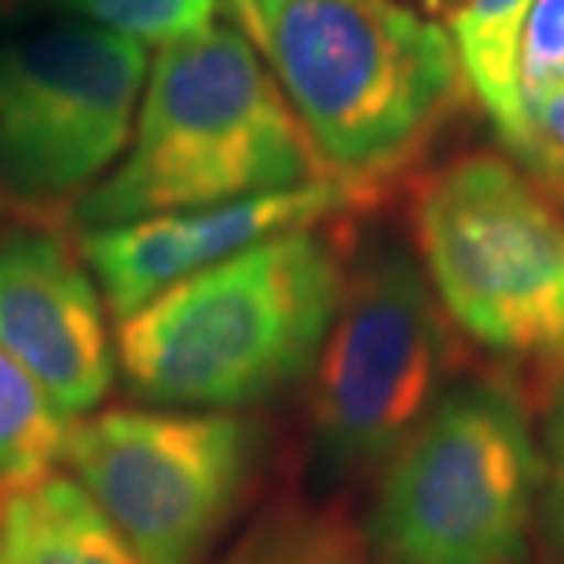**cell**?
I'll return each instance as SVG.
<instances>
[{"instance_id": "6da1fadb", "label": "cell", "mask_w": 564, "mask_h": 564, "mask_svg": "<svg viewBox=\"0 0 564 564\" xmlns=\"http://www.w3.org/2000/svg\"><path fill=\"white\" fill-rule=\"evenodd\" d=\"M352 242L312 224L176 282L118 326L129 392L154 408L250 411L312 375Z\"/></svg>"}, {"instance_id": "7a4b0ae2", "label": "cell", "mask_w": 564, "mask_h": 564, "mask_svg": "<svg viewBox=\"0 0 564 564\" xmlns=\"http://www.w3.org/2000/svg\"><path fill=\"white\" fill-rule=\"evenodd\" d=\"M330 180L375 202L447 126L451 33L397 0H228Z\"/></svg>"}, {"instance_id": "3957f363", "label": "cell", "mask_w": 564, "mask_h": 564, "mask_svg": "<svg viewBox=\"0 0 564 564\" xmlns=\"http://www.w3.org/2000/svg\"><path fill=\"white\" fill-rule=\"evenodd\" d=\"M330 180L257 44L235 22L154 48L118 165L77 202V231Z\"/></svg>"}, {"instance_id": "277c9868", "label": "cell", "mask_w": 564, "mask_h": 564, "mask_svg": "<svg viewBox=\"0 0 564 564\" xmlns=\"http://www.w3.org/2000/svg\"><path fill=\"white\" fill-rule=\"evenodd\" d=\"M414 257L491 378L532 403L564 386V213L546 180L491 151L458 154L411 195Z\"/></svg>"}, {"instance_id": "5b68a950", "label": "cell", "mask_w": 564, "mask_h": 564, "mask_svg": "<svg viewBox=\"0 0 564 564\" xmlns=\"http://www.w3.org/2000/svg\"><path fill=\"white\" fill-rule=\"evenodd\" d=\"M521 392L462 378L378 473L364 535L375 564H528L546 488Z\"/></svg>"}, {"instance_id": "8992f818", "label": "cell", "mask_w": 564, "mask_h": 564, "mask_svg": "<svg viewBox=\"0 0 564 564\" xmlns=\"http://www.w3.org/2000/svg\"><path fill=\"white\" fill-rule=\"evenodd\" d=\"M462 337L419 257L397 239L352 246L341 308L308 375V462L323 491L378 477L455 386Z\"/></svg>"}, {"instance_id": "52a82bcc", "label": "cell", "mask_w": 564, "mask_h": 564, "mask_svg": "<svg viewBox=\"0 0 564 564\" xmlns=\"http://www.w3.org/2000/svg\"><path fill=\"white\" fill-rule=\"evenodd\" d=\"M147 70V44L70 19L0 37V220L70 224L126 154Z\"/></svg>"}, {"instance_id": "ba28073f", "label": "cell", "mask_w": 564, "mask_h": 564, "mask_svg": "<svg viewBox=\"0 0 564 564\" xmlns=\"http://www.w3.org/2000/svg\"><path fill=\"white\" fill-rule=\"evenodd\" d=\"M268 451L246 411L110 408L70 425L63 462L143 564H202L261 488Z\"/></svg>"}, {"instance_id": "9c48e42d", "label": "cell", "mask_w": 564, "mask_h": 564, "mask_svg": "<svg viewBox=\"0 0 564 564\" xmlns=\"http://www.w3.org/2000/svg\"><path fill=\"white\" fill-rule=\"evenodd\" d=\"M0 348L66 419L99 408L115 386L104 293L59 228L0 220Z\"/></svg>"}, {"instance_id": "30bf717a", "label": "cell", "mask_w": 564, "mask_h": 564, "mask_svg": "<svg viewBox=\"0 0 564 564\" xmlns=\"http://www.w3.org/2000/svg\"><path fill=\"white\" fill-rule=\"evenodd\" d=\"M367 206L356 191L337 180L308 187L272 191L224 206L158 213V217L115 224V228L77 231L88 272L115 319H129L176 282L206 272L250 246L275 239L282 231L312 228L334 220L337 213Z\"/></svg>"}, {"instance_id": "8fae6325", "label": "cell", "mask_w": 564, "mask_h": 564, "mask_svg": "<svg viewBox=\"0 0 564 564\" xmlns=\"http://www.w3.org/2000/svg\"><path fill=\"white\" fill-rule=\"evenodd\" d=\"M0 564H143L70 477L0 491Z\"/></svg>"}, {"instance_id": "7c38bea8", "label": "cell", "mask_w": 564, "mask_h": 564, "mask_svg": "<svg viewBox=\"0 0 564 564\" xmlns=\"http://www.w3.org/2000/svg\"><path fill=\"white\" fill-rule=\"evenodd\" d=\"M535 0H462L451 15V44L462 82L491 118L513 162L532 173V132L521 96V41Z\"/></svg>"}, {"instance_id": "4fadbf2b", "label": "cell", "mask_w": 564, "mask_h": 564, "mask_svg": "<svg viewBox=\"0 0 564 564\" xmlns=\"http://www.w3.org/2000/svg\"><path fill=\"white\" fill-rule=\"evenodd\" d=\"M220 564H375V554L341 506L279 502L246 528Z\"/></svg>"}, {"instance_id": "5bb4252c", "label": "cell", "mask_w": 564, "mask_h": 564, "mask_svg": "<svg viewBox=\"0 0 564 564\" xmlns=\"http://www.w3.org/2000/svg\"><path fill=\"white\" fill-rule=\"evenodd\" d=\"M70 422L0 348V491L30 488L63 462Z\"/></svg>"}, {"instance_id": "9a60e30c", "label": "cell", "mask_w": 564, "mask_h": 564, "mask_svg": "<svg viewBox=\"0 0 564 564\" xmlns=\"http://www.w3.org/2000/svg\"><path fill=\"white\" fill-rule=\"evenodd\" d=\"M52 15L162 48L217 22L224 0H48Z\"/></svg>"}, {"instance_id": "2e32d148", "label": "cell", "mask_w": 564, "mask_h": 564, "mask_svg": "<svg viewBox=\"0 0 564 564\" xmlns=\"http://www.w3.org/2000/svg\"><path fill=\"white\" fill-rule=\"evenodd\" d=\"M557 82H564V0H535L521 41L524 104Z\"/></svg>"}, {"instance_id": "e0dca14e", "label": "cell", "mask_w": 564, "mask_h": 564, "mask_svg": "<svg viewBox=\"0 0 564 564\" xmlns=\"http://www.w3.org/2000/svg\"><path fill=\"white\" fill-rule=\"evenodd\" d=\"M524 115L532 132V176L564 184V82L528 99Z\"/></svg>"}, {"instance_id": "ac0fdd59", "label": "cell", "mask_w": 564, "mask_h": 564, "mask_svg": "<svg viewBox=\"0 0 564 564\" xmlns=\"http://www.w3.org/2000/svg\"><path fill=\"white\" fill-rule=\"evenodd\" d=\"M546 510L557 539L564 543V386L554 392V419H550V451H546Z\"/></svg>"}, {"instance_id": "d6986e66", "label": "cell", "mask_w": 564, "mask_h": 564, "mask_svg": "<svg viewBox=\"0 0 564 564\" xmlns=\"http://www.w3.org/2000/svg\"><path fill=\"white\" fill-rule=\"evenodd\" d=\"M48 15H52L48 0H0V37L37 26V22Z\"/></svg>"}]
</instances>
